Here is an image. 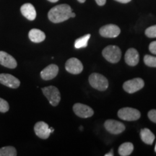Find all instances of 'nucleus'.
<instances>
[{
    "mask_svg": "<svg viewBox=\"0 0 156 156\" xmlns=\"http://www.w3.org/2000/svg\"><path fill=\"white\" fill-rule=\"evenodd\" d=\"M77 1L79 2L80 3H84L85 1H86V0H77Z\"/></svg>",
    "mask_w": 156,
    "mask_h": 156,
    "instance_id": "2f4dec72",
    "label": "nucleus"
},
{
    "mask_svg": "<svg viewBox=\"0 0 156 156\" xmlns=\"http://www.w3.org/2000/svg\"><path fill=\"white\" fill-rule=\"evenodd\" d=\"M145 86V82L142 78H134L132 80L126 81L123 84V89L128 93H134Z\"/></svg>",
    "mask_w": 156,
    "mask_h": 156,
    "instance_id": "423d86ee",
    "label": "nucleus"
},
{
    "mask_svg": "<svg viewBox=\"0 0 156 156\" xmlns=\"http://www.w3.org/2000/svg\"><path fill=\"white\" fill-rule=\"evenodd\" d=\"M75 16H76L75 13V12H72L71 15H70V17H75Z\"/></svg>",
    "mask_w": 156,
    "mask_h": 156,
    "instance_id": "c756f323",
    "label": "nucleus"
},
{
    "mask_svg": "<svg viewBox=\"0 0 156 156\" xmlns=\"http://www.w3.org/2000/svg\"><path fill=\"white\" fill-rule=\"evenodd\" d=\"M114 155V153H113L112 151H111L110 153H107V154H105V156H113Z\"/></svg>",
    "mask_w": 156,
    "mask_h": 156,
    "instance_id": "c85d7f7f",
    "label": "nucleus"
},
{
    "mask_svg": "<svg viewBox=\"0 0 156 156\" xmlns=\"http://www.w3.org/2000/svg\"><path fill=\"white\" fill-rule=\"evenodd\" d=\"M0 83L10 88H17L20 85V82L17 78L9 74H0Z\"/></svg>",
    "mask_w": 156,
    "mask_h": 156,
    "instance_id": "f8f14e48",
    "label": "nucleus"
},
{
    "mask_svg": "<svg viewBox=\"0 0 156 156\" xmlns=\"http://www.w3.org/2000/svg\"><path fill=\"white\" fill-rule=\"evenodd\" d=\"M124 58H125L126 63L129 66L134 67V66H136V64L139 63V53H138V51L135 49V48H129V49L126 51Z\"/></svg>",
    "mask_w": 156,
    "mask_h": 156,
    "instance_id": "2eb2a0df",
    "label": "nucleus"
},
{
    "mask_svg": "<svg viewBox=\"0 0 156 156\" xmlns=\"http://www.w3.org/2000/svg\"><path fill=\"white\" fill-rule=\"evenodd\" d=\"M140 137L147 145H152L155 140V135L149 129H142L140 131Z\"/></svg>",
    "mask_w": 156,
    "mask_h": 156,
    "instance_id": "a211bd4d",
    "label": "nucleus"
},
{
    "mask_svg": "<svg viewBox=\"0 0 156 156\" xmlns=\"http://www.w3.org/2000/svg\"><path fill=\"white\" fill-rule=\"evenodd\" d=\"M17 151L12 146H7L0 148V156H16Z\"/></svg>",
    "mask_w": 156,
    "mask_h": 156,
    "instance_id": "412c9836",
    "label": "nucleus"
},
{
    "mask_svg": "<svg viewBox=\"0 0 156 156\" xmlns=\"http://www.w3.org/2000/svg\"><path fill=\"white\" fill-rule=\"evenodd\" d=\"M155 153H156V145H155Z\"/></svg>",
    "mask_w": 156,
    "mask_h": 156,
    "instance_id": "72a5a7b5",
    "label": "nucleus"
},
{
    "mask_svg": "<svg viewBox=\"0 0 156 156\" xmlns=\"http://www.w3.org/2000/svg\"><path fill=\"white\" fill-rule=\"evenodd\" d=\"M115 1L118 2H120V3L126 4V3H128V2H131L132 0H115Z\"/></svg>",
    "mask_w": 156,
    "mask_h": 156,
    "instance_id": "cd10ccee",
    "label": "nucleus"
},
{
    "mask_svg": "<svg viewBox=\"0 0 156 156\" xmlns=\"http://www.w3.org/2000/svg\"><path fill=\"white\" fill-rule=\"evenodd\" d=\"M80 129H83V126H80Z\"/></svg>",
    "mask_w": 156,
    "mask_h": 156,
    "instance_id": "473e14b6",
    "label": "nucleus"
},
{
    "mask_svg": "<svg viewBox=\"0 0 156 156\" xmlns=\"http://www.w3.org/2000/svg\"><path fill=\"white\" fill-rule=\"evenodd\" d=\"M104 127L112 134H121L125 130V126L123 123L114 119L106 120L104 123Z\"/></svg>",
    "mask_w": 156,
    "mask_h": 156,
    "instance_id": "0eeeda50",
    "label": "nucleus"
},
{
    "mask_svg": "<svg viewBox=\"0 0 156 156\" xmlns=\"http://www.w3.org/2000/svg\"><path fill=\"white\" fill-rule=\"evenodd\" d=\"M72 12L73 10L69 5L62 4L51 9L48 13V17L51 22L54 23H62L70 18Z\"/></svg>",
    "mask_w": 156,
    "mask_h": 156,
    "instance_id": "f257e3e1",
    "label": "nucleus"
},
{
    "mask_svg": "<svg viewBox=\"0 0 156 156\" xmlns=\"http://www.w3.org/2000/svg\"><path fill=\"white\" fill-rule=\"evenodd\" d=\"M95 2L99 6H103L106 4V0H95Z\"/></svg>",
    "mask_w": 156,
    "mask_h": 156,
    "instance_id": "bb28decb",
    "label": "nucleus"
},
{
    "mask_svg": "<svg viewBox=\"0 0 156 156\" xmlns=\"http://www.w3.org/2000/svg\"><path fill=\"white\" fill-rule=\"evenodd\" d=\"M65 69L68 73L78 75L83 70V65L82 62L77 58H71L67 60L65 64Z\"/></svg>",
    "mask_w": 156,
    "mask_h": 156,
    "instance_id": "6e6552de",
    "label": "nucleus"
},
{
    "mask_svg": "<svg viewBox=\"0 0 156 156\" xmlns=\"http://www.w3.org/2000/svg\"><path fill=\"white\" fill-rule=\"evenodd\" d=\"M73 111L77 116L83 119L91 117L94 114V112L90 107L83 103H75L73 106Z\"/></svg>",
    "mask_w": 156,
    "mask_h": 156,
    "instance_id": "1a4fd4ad",
    "label": "nucleus"
},
{
    "mask_svg": "<svg viewBox=\"0 0 156 156\" xmlns=\"http://www.w3.org/2000/svg\"><path fill=\"white\" fill-rule=\"evenodd\" d=\"M120 28L114 24L104 25L99 30L100 35L104 38H116L120 34Z\"/></svg>",
    "mask_w": 156,
    "mask_h": 156,
    "instance_id": "9d476101",
    "label": "nucleus"
},
{
    "mask_svg": "<svg viewBox=\"0 0 156 156\" xmlns=\"http://www.w3.org/2000/svg\"><path fill=\"white\" fill-rule=\"evenodd\" d=\"M28 37L31 41L38 44V43L44 41L46 38V35L42 30L34 28L29 31Z\"/></svg>",
    "mask_w": 156,
    "mask_h": 156,
    "instance_id": "f3484780",
    "label": "nucleus"
},
{
    "mask_svg": "<svg viewBox=\"0 0 156 156\" xmlns=\"http://www.w3.org/2000/svg\"><path fill=\"white\" fill-rule=\"evenodd\" d=\"M147 116H148V118L150 119V120L156 124V110L155 109H153V110L150 111V112H148Z\"/></svg>",
    "mask_w": 156,
    "mask_h": 156,
    "instance_id": "393cba45",
    "label": "nucleus"
},
{
    "mask_svg": "<svg viewBox=\"0 0 156 156\" xmlns=\"http://www.w3.org/2000/svg\"><path fill=\"white\" fill-rule=\"evenodd\" d=\"M134 145L131 142H124L119 147V153L121 156H128L133 152Z\"/></svg>",
    "mask_w": 156,
    "mask_h": 156,
    "instance_id": "6ab92c4d",
    "label": "nucleus"
},
{
    "mask_svg": "<svg viewBox=\"0 0 156 156\" xmlns=\"http://www.w3.org/2000/svg\"><path fill=\"white\" fill-rule=\"evenodd\" d=\"M9 106L7 101L0 98V112L6 113L9 111Z\"/></svg>",
    "mask_w": 156,
    "mask_h": 156,
    "instance_id": "b1692460",
    "label": "nucleus"
},
{
    "mask_svg": "<svg viewBox=\"0 0 156 156\" xmlns=\"http://www.w3.org/2000/svg\"><path fill=\"white\" fill-rule=\"evenodd\" d=\"M22 15L29 20H34L36 17V11L34 5L30 3L24 4L20 8Z\"/></svg>",
    "mask_w": 156,
    "mask_h": 156,
    "instance_id": "dca6fc26",
    "label": "nucleus"
},
{
    "mask_svg": "<svg viewBox=\"0 0 156 156\" xmlns=\"http://www.w3.org/2000/svg\"><path fill=\"white\" fill-rule=\"evenodd\" d=\"M89 83L91 87L100 91L106 90L108 87L107 78L99 73L91 74L89 77Z\"/></svg>",
    "mask_w": 156,
    "mask_h": 156,
    "instance_id": "7ed1b4c3",
    "label": "nucleus"
},
{
    "mask_svg": "<svg viewBox=\"0 0 156 156\" xmlns=\"http://www.w3.org/2000/svg\"><path fill=\"white\" fill-rule=\"evenodd\" d=\"M149 50L152 54H156V41L151 43L149 46Z\"/></svg>",
    "mask_w": 156,
    "mask_h": 156,
    "instance_id": "a878e982",
    "label": "nucleus"
},
{
    "mask_svg": "<svg viewBox=\"0 0 156 156\" xmlns=\"http://www.w3.org/2000/svg\"><path fill=\"white\" fill-rule=\"evenodd\" d=\"M90 38V34H87L85 36L77 38L75 42V47L77 49L87 47Z\"/></svg>",
    "mask_w": 156,
    "mask_h": 156,
    "instance_id": "aec40b11",
    "label": "nucleus"
},
{
    "mask_svg": "<svg viewBox=\"0 0 156 156\" xmlns=\"http://www.w3.org/2000/svg\"><path fill=\"white\" fill-rule=\"evenodd\" d=\"M0 64L9 69H15L17 65L16 60L13 56L2 51H0Z\"/></svg>",
    "mask_w": 156,
    "mask_h": 156,
    "instance_id": "4468645a",
    "label": "nucleus"
},
{
    "mask_svg": "<svg viewBox=\"0 0 156 156\" xmlns=\"http://www.w3.org/2000/svg\"><path fill=\"white\" fill-rule=\"evenodd\" d=\"M118 116L121 119L132 122V121L139 119L141 116V114L137 109L130 108V107H126V108H121L119 111Z\"/></svg>",
    "mask_w": 156,
    "mask_h": 156,
    "instance_id": "39448f33",
    "label": "nucleus"
},
{
    "mask_svg": "<svg viewBox=\"0 0 156 156\" xmlns=\"http://www.w3.org/2000/svg\"><path fill=\"white\" fill-rule=\"evenodd\" d=\"M145 35L148 38H156V25L149 27L145 30Z\"/></svg>",
    "mask_w": 156,
    "mask_h": 156,
    "instance_id": "5701e85b",
    "label": "nucleus"
},
{
    "mask_svg": "<svg viewBox=\"0 0 156 156\" xmlns=\"http://www.w3.org/2000/svg\"><path fill=\"white\" fill-rule=\"evenodd\" d=\"M144 62L147 67H156V56L145 55L144 56Z\"/></svg>",
    "mask_w": 156,
    "mask_h": 156,
    "instance_id": "4be33fe9",
    "label": "nucleus"
},
{
    "mask_svg": "<svg viewBox=\"0 0 156 156\" xmlns=\"http://www.w3.org/2000/svg\"><path fill=\"white\" fill-rule=\"evenodd\" d=\"M48 2H52V3H55L56 2H58V0H48Z\"/></svg>",
    "mask_w": 156,
    "mask_h": 156,
    "instance_id": "7c9ffc66",
    "label": "nucleus"
},
{
    "mask_svg": "<svg viewBox=\"0 0 156 156\" xmlns=\"http://www.w3.org/2000/svg\"><path fill=\"white\" fill-rule=\"evenodd\" d=\"M58 73V67L56 64H50L41 72V77L44 80H50L56 77Z\"/></svg>",
    "mask_w": 156,
    "mask_h": 156,
    "instance_id": "ddd939ff",
    "label": "nucleus"
},
{
    "mask_svg": "<svg viewBox=\"0 0 156 156\" xmlns=\"http://www.w3.org/2000/svg\"><path fill=\"white\" fill-rule=\"evenodd\" d=\"M102 54L107 61L115 64L120 61L122 57V51L117 46L110 45L103 50Z\"/></svg>",
    "mask_w": 156,
    "mask_h": 156,
    "instance_id": "f03ea898",
    "label": "nucleus"
},
{
    "mask_svg": "<svg viewBox=\"0 0 156 156\" xmlns=\"http://www.w3.org/2000/svg\"><path fill=\"white\" fill-rule=\"evenodd\" d=\"M34 131L36 135L43 140L48 139L51 133L49 126L44 122H37L34 126Z\"/></svg>",
    "mask_w": 156,
    "mask_h": 156,
    "instance_id": "9b49d317",
    "label": "nucleus"
},
{
    "mask_svg": "<svg viewBox=\"0 0 156 156\" xmlns=\"http://www.w3.org/2000/svg\"><path fill=\"white\" fill-rule=\"evenodd\" d=\"M46 98L49 101L50 104L53 106H56L61 100V95L57 87L54 86H48L41 89Z\"/></svg>",
    "mask_w": 156,
    "mask_h": 156,
    "instance_id": "20e7f679",
    "label": "nucleus"
}]
</instances>
